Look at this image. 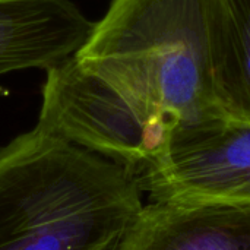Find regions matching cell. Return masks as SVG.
Masks as SVG:
<instances>
[{"label":"cell","instance_id":"2","mask_svg":"<svg viewBox=\"0 0 250 250\" xmlns=\"http://www.w3.org/2000/svg\"><path fill=\"white\" fill-rule=\"evenodd\" d=\"M215 0H111L75 54L146 114L177 125L221 114Z\"/></svg>","mask_w":250,"mask_h":250},{"label":"cell","instance_id":"4","mask_svg":"<svg viewBox=\"0 0 250 250\" xmlns=\"http://www.w3.org/2000/svg\"><path fill=\"white\" fill-rule=\"evenodd\" d=\"M138 180L152 202L250 205V122L218 114L174 126Z\"/></svg>","mask_w":250,"mask_h":250},{"label":"cell","instance_id":"3","mask_svg":"<svg viewBox=\"0 0 250 250\" xmlns=\"http://www.w3.org/2000/svg\"><path fill=\"white\" fill-rule=\"evenodd\" d=\"M38 127L138 173L171 127L69 57L45 70Z\"/></svg>","mask_w":250,"mask_h":250},{"label":"cell","instance_id":"6","mask_svg":"<svg viewBox=\"0 0 250 250\" xmlns=\"http://www.w3.org/2000/svg\"><path fill=\"white\" fill-rule=\"evenodd\" d=\"M92 28L72 0H0V75L73 57Z\"/></svg>","mask_w":250,"mask_h":250},{"label":"cell","instance_id":"1","mask_svg":"<svg viewBox=\"0 0 250 250\" xmlns=\"http://www.w3.org/2000/svg\"><path fill=\"white\" fill-rule=\"evenodd\" d=\"M142 193L130 168L35 126L0 149V250H116Z\"/></svg>","mask_w":250,"mask_h":250},{"label":"cell","instance_id":"5","mask_svg":"<svg viewBox=\"0 0 250 250\" xmlns=\"http://www.w3.org/2000/svg\"><path fill=\"white\" fill-rule=\"evenodd\" d=\"M116 250H250V205L148 201Z\"/></svg>","mask_w":250,"mask_h":250},{"label":"cell","instance_id":"7","mask_svg":"<svg viewBox=\"0 0 250 250\" xmlns=\"http://www.w3.org/2000/svg\"><path fill=\"white\" fill-rule=\"evenodd\" d=\"M214 48L220 111L250 122V0H215Z\"/></svg>","mask_w":250,"mask_h":250}]
</instances>
